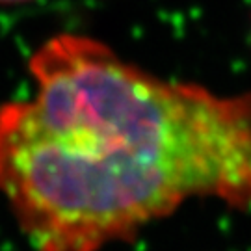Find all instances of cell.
<instances>
[{
	"instance_id": "1",
	"label": "cell",
	"mask_w": 251,
	"mask_h": 251,
	"mask_svg": "<svg viewBox=\"0 0 251 251\" xmlns=\"http://www.w3.org/2000/svg\"><path fill=\"white\" fill-rule=\"evenodd\" d=\"M0 106V194L36 251H99L190 198L251 208V95L160 80L84 36L28 62Z\"/></svg>"
},
{
	"instance_id": "2",
	"label": "cell",
	"mask_w": 251,
	"mask_h": 251,
	"mask_svg": "<svg viewBox=\"0 0 251 251\" xmlns=\"http://www.w3.org/2000/svg\"><path fill=\"white\" fill-rule=\"evenodd\" d=\"M23 2H28V0H0V4H23Z\"/></svg>"
}]
</instances>
